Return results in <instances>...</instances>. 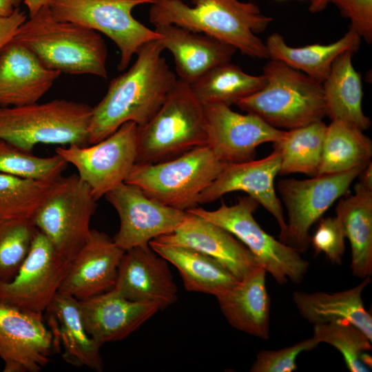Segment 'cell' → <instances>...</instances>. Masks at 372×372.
<instances>
[{
  "instance_id": "obj_20",
  "label": "cell",
  "mask_w": 372,
  "mask_h": 372,
  "mask_svg": "<svg viewBox=\"0 0 372 372\" xmlns=\"http://www.w3.org/2000/svg\"><path fill=\"white\" fill-rule=\"evenodd\" d=\"M124 253L107 234L91 229L70 262L59 292L80 300L112 289Z\"/></svg>"
},
{
  "instance_id": "obj_19",
  "label": "cell",
  "mask_w": 372,
  "mask_h": 372,
  "mask_svg": "<svg viewBox=\"0 0 372 372\" xmlns=\"http://www.w3.org/2000/svg\"><path fill=\"white\" fill-rule=\"evenodd\" d=\"M154 240L202 252L219 262L238 280L260 266L249 250L227 230L187 211L172 233Z\"/></svg>"
},
{
  "instance_id": "obj_7",
  "label": "cell",
  "mask_w": 372,
  "mask_h": 372,
  "mask_svg": "<svg viewBox=\"0 0 372 372\" xmlns=\"http://www.w3.org/2000/svg\"><path fill=\"white\" fill-rule=\"evenodd\" d=\"M227 165L205 145L165 161L136 163L125 182L165 205L187 211L197 207L200 194Z\"/></svg>"
},
{
  "instance_id": "obj_6",
  "label": "cell",
  "mask_w": 372,
  "mask_h": 372,
  "mask_svg": "<svg viewBox=\"0 0 372 372\" xmlns=\"http://www.w3.org/2000/svg\"><path fill=\"white\" fill-rule=\"evenodd\" d=\"M204 105L178 79L163 104L137 132L136 163H156L206 145Z\"/></svg>"
},
{
  "instance_id": "obj_3",
  "label": "cell",
  "mask_w": 372,
  "mask_h": 372,
  "mask_svg": "<svg viewBox=\"0 0 372 372\" xmlns=\"http://www.w3.org/2000/svg\"><path fill=\"white\" fill-rule=\"evenodd\" d=\"M12 41L30 50L49 69L107 78L108 51L101 36L92 29L58 19L49 6L30 17Z\"/></svg>"
},
{
  "instance_id": "obj_14",
  "label": "cell",
  "mask_w": 372,
  "mask_h": 372,
  "mask_svg": "<svg viewBox=\"0 0 372 372\" xmlns=\"http://www.w3.org/2000/svg\"><path fill=\"white\" fill-rule=\"evenodd\" d=\"M120 219V227L113 238L124 251L146 247L151 240L172 233L186 215L148 196L138 187L121 183L105 195Z\"/></svg>"
},
{
  "instance_id": "obj_5",
  "label": "cell",
  "mask_w": 372,
  "mask_h": 372,
  "mask_svg": "<svg viewBox=\"0 0 372 372\" xmlns=\"http://www.w3.org/2000/svg\"><path fill=\"white\" fill-rule=\"evenodd\" d=\"M89 105L65 99L0 107V138L32 152L39 144H88Z\"/></svg>"
},
{
  "instance_id": "obj_8",
  "label": "cell",
  "mask_w": 372,
  "mask_h": 372,
  "mask_svg": "<svg viewBox=\"0 0 372 372\" xmlns=\"http://www.w3.org/2000/svg\"><path fill=\"white\" fill-rule=\"evenodd\" d=\"M259 204L251 197L238 198L232 205L222 202L215 210L195 207L185 211L198 215L227 230L252 254L259 265L280 285L300 283L309 263L300 252L267 234L254 218Z\"/></svg>"
},
{
  "instance_id": "obj_35",
  "label": "cell",
  "mask_w": 372,
  "mask_h": 372,
  "mask_svg": "<svg viewBox=\"0 0 372 372\" xmlns=\"http://www.w3.org/2000/svg\"><path fill=\"white\" fill-rule=\"evenodd\" d=\"M320 343H327L342 355L351 372H369L371 369V340L356 326L344 320L313 325V335Z\"/></svg>"
},
{
  "instance_id": "obj_37",
  "label": "cell",
  "mask_w": 372,
  "mask_h": 372,
  "mask_svg": "<svg viewBox=\"0 0 372 372\" xmlns=\"http://www.w3.org/2000/svg\"><path fill=\"white\" fill-rule=\"evenodd\" d=\"M67 161L56 154L50 157L34 156L0 138V172L40 180L61 177Z\"/></svg>"
},
{
  "instance_id": "obj_28",
  "label": "cell",
  "mask_w": 372,
  "mask_h": 372,
  "mask_svg": "<svg viewBox=\"0 0 372 372\" xmlns=\"http://www.w3.org/2000/svg\"><path fill=\"white\" fill-rule=\"evenodd\" d=\"M353 54L347 51L340 54L322 83L325 113L331 121H340L364 131L371 122L362 110V81L353 67Z\"/></svg>"
},
{
  "instance_id": "obj_29",
  "label": "cell",
  "mask_w": 372,
  "mask_h": 372,
  "mask_svg": "<svg viewBox=\"0 0 372 372\" xmlns=\"http://www.w3.org/2000/svg\"><path fill=\"white\" fill-rule=\"evenodd\" d=\"M150 247L178 269L188 291L216 297L233 287L238 280L219 262L197 250L152 240Z\"/></svg>"
},
{
  "instance_id": "obj_44",
  "label": "cell",
  "mask_w": 372,
  "mask_h": 372,
  "mask_svg": "<svg viewBox=\"0 0 372 372\" xmlns=\"http://www.w3.org/2000/svg\"><path fill=\"white\" fill-rule=\"evenodd\" d=\"M329 0H310L309 10L312 13H316L324 10Z\"/></svg>"
},
{
  "instance_id": "obj_15",
  "label": "cell",
  "mask_w": 372,
  "mask_h": 372,
  "mask_svg": "<svg viewBox=\"0 0 372 372\" xmlns=\"http://www.w3.org/2000/svg\"><path fill=\"white\" fill-rule=\"evenodd\" d=\"M206 145L227 165L254 159L256 148L261 144L275 143L286 130L275 128L258 116L240 114L230 106L205 105Z\"/></svg>"
},
{
  "instance_id": "obj_22",
  "label": "cell",
  "mask_w": 372,
  "mask_h": 372,
  "mask_svg": "<svg viewBox=\"0 0 372 372\" xmlns=\"http://www.w3.org/2000/svg\"><path fill=\"white\" fill-rule=\"evenodd\" d=\"M61 74L46 68L27 48L11 41L0 52V107L37 103Z\"/></svg>"
},
{
  "instance_id": "obj_10",
  "label": "cell",
  "mask_w": 372,
  "mask_h": 372,
  "mask_svg": "<svg viewBox=\"0 0 372 372\" xmlns=\"http://www.w3.org/2000/svg\"><path fill=\"white\" fill-rule=\"evenodd\" d=\"M153 0H52L49 7L58 19L100 32L115 43L120 51L118 70H125L145 43L159 34L132 15L140 5Z\"/></svg>"
},
{
  "instance_id": "obj_13",
  "label": "cell",
  "mask_w": 372,
  "mask_h": 372,
  "mask_svg": "<svg viewBox=\"0 0 372 372\" xmlns=\"http://www.w3.org/2000/svg\"><path fill=\"white\" fill-rule=\"evenodd\" d=\"M70 264L37 229L17 275L0 282V302L43 313L58 293Z\"/></svg>"
},
{
  "instance_id": "obj_41",
  "label": "cell",
  "mask_w": 372,
  "mask_h": 372,
  "mask_svg": "<svg viewBox=\"0 0 372 372\" xmlns=\"http://www.w3.org/2000/svg\"><path fill=\"white\" fill-rule=\"evenodd\" d=\"M27 20V15L17 8L10 16H0V52L9 43L19 27Z\"/></svg>"
},
{
  "instance_id": "obj_23",
  "label": "cell",
  "mask_w": 372,
  "mask_h": 372,
  "mask_svg": "<svg viewBox=\"0 0 372 372\" xmlns=\"http://www.w3.org/2000/svg\"><path fill=\"white\" fill-rule=\"evenodd\" d=\"M164 50L174 57L178 79L192 84L214 67L231 61L237 50L203 33L174 24L155 25Z\"/></svg>"
},
{
  "instance_id": "obj_1",
  "label": "cell",
  "mask_w": 372,
  "mask_h": 372,
  "mask_svg": "<svg viewBox=\"0 0 372 372\" xmlns=\"http://www.w3.org/2000/svg\"><path fill=\"white\" fill-rule=\"evenodd\" d=\"M163 50L158 39L145 43L130 69L110 81L92 109L88 144L101 141L128 121L143 126L156 113L178 81Z\"/></svg>"
},
{
  "instance_id": "obj_11",
  "label": "cell",
  "mask_w": 372,
  "mask_h": 372,
  "mask_svg": "<svg viewBox=\"0 0 372 372\" xmlns=\"http://www.w3.org/2000/svg\"><path fill=\"white\" fill-rule=\"evenodd\" d=\"M366 165L304 180H279L277 189L288 216L285 244L300 253L305 251L310 244L312 225L337 199L347 194Z\"/></svg>"
},
{
  "instance_id": "obj_45",
  "label": "cell",
  "mask_w": 372,
  "mask_h": 372,
  "mask_svg": "<svg viewBox=\"0 0 372 372\" xmlns=\"http://www.w3.org/2000/svg\"><path fill=\"white\" fill-rule=\"evenodd\" d=\"M183 1H185V0H183Z\"/></svg>"
},
{
  "instance_id": "obj_40",
  "label": "cell",
  "mask_w": 372,
  "mask_h": 372,
  "mask_svg": "<svg viewBox=\"0 0 372 372\" xmlns=\"http://www.w3.org/2000/svg\"><path fill=\"white\" fill-rule=\"evenodd\" d=\"M350 21L349 30L368 43L372 41V0H329Z\"/></svg>"
},
{
  "instance_id": "obj_21",
  "label": "cell",
  "mask_w": 372,
  "mask_h": 372,
  "mask_svg": "<svg viewBox=\"0 0 372 372\" xmlns=\"http://www.w3.org/2000/svg\"><path fill=\"white\" fill-rule=\"evenodd\" d=\"M79 306L87 332L101 346L125 338L160 311L154 304L126 299L114 289L80 300Z\"/></svg>"
},
{
  "instance_id": "obj_27",
  "label": "cell",
  "mask_w": 372,
  "mask_h": 372,
  "mask_svg": "<svg viewBox=\"0 0 372 372\" xmlns=\"http://www.w3.org/2000/svg\"><path fill=\"white\" fill-rule=\"evenodd\" d=\"M336 217L351 245L354 276L372 275V185L361 180L353 194H344L335 208Z\"/></svg>"
},
{
  "instance_id": "obj_12",
  "label": "cell",
  "mask_w": 372,
  "mask_h": 372,
  "mask_svg": "<svg viewBox=\"0 0 372 372\" xmlns=\"http://www.w3.org/2000/svg\"><path fill=\"white\" fill-rule=\"evenodd\" d=\"M138 125L128 121L90 147H59L56 154L74 165L98 200L122 183L136 164Z\"/></svg>"
},
{
  "instance_id": "obj_36",
  "label": "cell",
  "mask_w": 372,
  "mask_h": 372,
  "mask_svg": "<svg viewBox=\"0 0 372 372\" xmlns=\"http://www.w3.org/2000/svg\"><path fill=\"white\" fill-rule=\"evenodd\" d=\"M37 231L30 220L0 217V282H9L17 275Z\"/></svg>"
},
{
  "instance_id": "obj_38",
  "label": "cell",
  "mask_w": 372,
  "mask_h": 372,
  "mask_svg": "<svg viewBox=\"0 0 372 372\" xmlns=\"http://www.w3.org/2000/svg\"><path fill=\"white\" fill-rule=\"evenodd\" d=\"M320 342L313 336L278 350H263L256 355L251 372H292L297 369L296 360L302 352L316 348Z\"/></svg>"
},
{
  "instance_id": "obj_34",
  "label": "cell",
  "mask_w": 372,
  "mask_h": 372,
  "mask_svg": "<svg viewBox=\"0 0 372 372\" xmlns=\"http://www.w3.org/2000/svg\"><path fill=\"white\" fill-rule=\"evenodd\" d=\"M56 180H40L0 172V217L32 220Z\"/></svg>"
},
{
  "instance_id": "obj_42",
  "label": "cell",
  "mask_w": 372,
  "mask_h": 372,
  "mask_svg": "<svg viewBox=\"0 0 372 372\" xmlns=\"http://www.w3.org/2000/svg\"><path fill=\"white\" fill-rule=\"evenodd\" d=\"M22 0H0V16L7 17L12 14L19 8Z\"/></svg>"
},
{
  "instance_id": "obj_33",
  "label": "cell",
  "mask_w": 372,
  "mask_h": 372,
  "mask_svg": "<svg viewBox=\"0 0 372 372\" xmlns=\"http://www.w3.org/2000/svg\"><path fill=\"white\" fill-rule=\"evenodd\" d=\"M327 127L322 121H316L286 130L282 138L273 143L280 154V175H318Z\"/></svg>"
},
{
  "instance_id": "obj_26",
  "label": "cell",
  "mask_w": 372,
  "mask_h": 372,
  "mask_svg": "<svg viewBox=\"0 0 372 372\" xmlns=\"http://www.w3.org/2000/svg\"><path fill=\"white\" fill-rule=\"evenodd\" d=\"M370 276L345 291L329 293L297 291L292 300L299 313L315 324L344 320L359 328L372 341V317L365 309L362 294L370 283Z\"/></svg>"
},
{
  "instance_id": "obj_2",
  "label": "cell",
  "mask_w": 372,
  "mask_h": 372,
  "mask_svg": "<svg viewBox=\"0 0 372 372\" xmlns=\"http://www.w3.org/2000/svg\"><path fill=\"white\" fill-rule=\"evenodd\" d=\"M153 0L149 21L155 26L174 24L230 45L254 59H269L265 43L256 34L272 21L252 2L240 0Z\"/></svg>"
},
{
  "instance_id": "obj_39",
  "label": "cell",
  "mask_w": 372,
  "mask_h": 372,
  "mask_svg": "<svg viewBox=\"0 0 372 372\" xmlns=\"http://www.w3.org/2000/svg\"><path fill=\"white\" fill-rule=\"evenodd\" d=\"M345 236L338 218H321L311 243L316 253H324L335 265H341L345 250Z\"/></svg>"
},
{
  "instance_id": "obj_30",
  "label": "cell",
  "mask_w": 372,
  "mask_h": 372,
  "mask_svg": "<svg viewBox=\"0 0 372 372\" xmlns=\"http://www.w3.org/2000/svg\"><path fill=\"white\" fill-rule=\"evenodd\" d=\"M361 39L358 34L349 30L342 37L329 44L293 47L286 43L280 34L274 32L268 37L265 45L269 59L282 61L322 83L335 60L345 52H357Z\"/></svg>"
},
{
  "instance_id": "obj_18",
  "label": "cell",
  "mask_w": 372,
  "mask_h": 372,
  "mask_svg": "<svg viewBox=\"0 0 372 372\" xmlns=\"http://www.w3.org/2000/svg\"><path fill=\"white\" fill-rule=\"evenodd\" d=\"M112 289L126 299L154 304L160 310L174 304L178 298L168 262L149 245L125 251Z\"/></svg>"
},
{
  "instance_id": "obj_31",
  "label": "cell",
  "mask_w": 372,
  "mask_h": 372,
  "mask_svg": "<svg viewBox=\"0 0 372 372\" xmlns=\"http://www.w3.org/2000/svg\"><path fill=\"white\" fill-rule=\"evenodd\" d=\"M265 83L262 74H247L229 61L211 69L189 86L203 105L231 106L260 90Z\"/></svg>"
},
{
  "instance_id": "obj_25",
  "label": "cell",
  "mask_w": 372,
  "mask_h": 372,
  "mask_svg": "<svg viewBox=\"0 0 372 372\" xmlns=\"http://www.w3.org/2000/svg\"><path fill=\"white\" fill-rule=\"evenodd\" d=\"M266 273L260 266L216 297L231 326L262 340L269 337L271 300L266 287Z\"/></svg>"
},
{
  "instance_id": "obj_9",
  "label": "cell",
  "mask_w": 372,
  "mask_h": 372,
  "mask_svg": "<svg viewBox=\"0 0 372 372\" xmlns=\"http://www.w3.org/2000/svg\"><path fill=\"white\" fill-rule=\"evenodd\" d=\"M96 201L78 174L61 176L32 221L56 252L71 262L90 236Z\"/></svg>"
},
{
  "instance_id": "obj_32",
  "label": "cell",
  "mask_w": 372,
  "mask_h": 372,
  "mask_svg": "<svg viewBox=\"0 0 372 372\" xmlns=\"http://www.w3.org/2000/svg\"><path fill=\"white\" fill-rule=\"evenodd\" d=\"M371 156L372 141L363 131L340 121H331L327 127L318 175L366 165Z\"/></svg>"
},
{
  "instance_id": "obj_16",
  "label": "cell",
  "mask_w": 372,
  "mask_h": 372,
  "mask_svg": "<svg viewBox=\"0 0 372 372\" xmlns=\"http://www.w3.org/2000/svg\"><path fill=\"white\" fill-rule=\"evenodd\" d=\"M53 338L43 313L0 302V358L3 372H38L50 362Z\"/></svg>"
},
{
  "instance_id": "obj_43",
  "label": "cell",
  "mask_w": 372,
  "mask_h": 372,
  "mask_svg": "<svg viewBox=\"0 0 372 372\" xmlns=\"http://www.w3.org/2000/svg\"><path fill=\"white\" fill-rule=\"evenodd\" d=\"M52 0H24L30 17L35 14L43 7L49 6Z\"/></svg>"
},
{
  "instance_id": "obj_24",
  "label": "cell",
  "mask_w": 372,
  "mask_h": 372,
  "mask_svg": "<svg viewBox=\"0 0 372 372\" xmlns=\"http://www.w3.org/2000/svg\"><path fill=\"white\" fill-rule=\"evenodd\" d=\"M45 312L54 350L62 352L63 359L74 366L102 371L101 345L86 331L79 300L58 292Z\"/></svg>"
},
{
  "instance_id": "obj_17",
  "label": "cell",
  "mask_w": 372,
  "mask_h": 372,
  "mask_svg": "<svg viewBox=\"0 0 372 372\" xmlns=\"http://www.w3.org/2000/svg\"><path fill=\"white\" fill-rule=\"evenodd\" d=\"M280 167V154L276 149L259 160L227 165L200 194L198 205L209 203L230 192H246L274 217L280 229V241L285 243L287 223L274 184Z\"/></svg>"
},
{
  "instance_id": "obj_4",
  "label": "cell",
  "mask_w": 372,
  "mask_h": 372,
  "mask_svg": "<svg viewBox=\"0 0 372 372\" xmlns=\"http://www.w3.org/2000/svg\"><path fill=\"white\" fill-rule=\"evenodd\" d=\"M265 85L236 103L269 125L283 130L322 121V85L285 63L270 59L263 67Z\"/></svg>"
}]
</instances>
